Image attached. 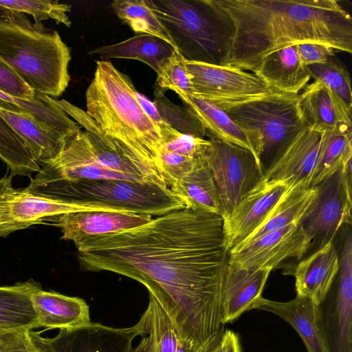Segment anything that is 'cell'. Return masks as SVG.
<instances>
[{
  "mask_svg": "<svg viewBox=\"0 0 352 352\" xmlns=\"http://www.w3.org/2000/svg\"><path fill=\"white\" fill-rule=\"evenodd\" d=\"M311 247V237L296 221L230 250L228 260L250 270H272L287 258L300 259Z\"/></svg>",
  "mask_w": 352,
  "mask_h": 352,
  "instance_id": "4fadbf2b",
  "label": "cell"
},
{
  "mask_svg": "<svg viewBox=\"0 0 352 352\" xmlns=\"http://www.w3.org/2000/svg\"><path fill=\"white\" fill-rule=\"evenodd\" d=\"M111 8L118 19L135 32L157 36L175 47L169 34L153 12L148 0H115L111 2Z\"/></svg>",
  "mask_w": 352,
  "mask_h": 352,
  "instance_id": "836d02e7",
  "label": "cell"
},
{
  "mask_svg": "<svg viewBox=\"0 0 352 352\" xmlns=\"http://www.w3.org/2000/svg\"><path fill=\"white\" fill-rule=\"evenodd\" d=\"M93 210L128 212L101 205L54 200L12 187L0 204V237L45 221L54 223L65 214Z\"/></svg>",
  "mask_w": 352,
  "mask_h": 352,
  "instance_id": "7c38bea8",
  "label": "cell"
},
{
  "mask_svg": "<svg viewBox=\"0 0 352 352\" xmlns=\"http://www.w3.org/2000/svg\"><path fill=\"white\" fill-rule=\"evenodd\" d=\"M193 95L219 106L237 104L281 92L257 77L236 68L188 61Z\"/></svg>",
  "mask_w": 352,
  "mask_h": 352,
  "instance_id": "30bf717a",
  "label": "cell"
},
{
  "mask_svg": "<svg viewBox=\"0 0 352 352\" xmlns=\"http://www.w3.org/2000/svg\"><path fill=\"white\" fill-rule=\"evenodd\" d=\"M162 149L190 158L202 157L210 144V140L182 133L171 128L162 137Z\"/></svg>",
  "mask_w": 352,
  "mask_h": 352,
  "instance_id": "ab89813d",
  "label": "cell"
},
{
  "mask_svg": "<svg viewBox=\"0 0 352 352\" xmlns=\"http://www.w3.org/2000/svg\"><path fill=\"white\" fill-rule=\"evenodd\" d=\"M320 306L297 295L287 302L261 297L254 309L272 312L286 321L301 337L308 352H331Z\"/></svg>",
  "mask_w": 352,
  "mask_h": 352,
  "instance_id": "e0dca14e",
  "label": "cell"
},
{
  "mask_svg": "<svg viewBox=\"0 0 352 352\" xmlns=\"http://www.w3.org/2000/svg\"><path fill=\"white\" fill-rule=\"evenodd\" d=\"M177 50L157 36L141 34L118 43L102 46L89 52L101 58L133 59L143 62L157 74Z\"/></svg>",
  "mask_w": 352,
  "mask_h": 352,
  "instance_id": "484cf974",
  "label": "cell"
},
{
  "mask_svg": "<svg viewBox=\"0 0 352 352\" xmlns=\"http://www.w3.org/2000/svg\"><path fill=\"white\" fill-rule=\"evenodd\" d=\"M0 352H47L34 331L22 329L0 334Z\"/></svg>",
  "mask_w": 352,
  "mask_h": 352,
  "instance_id": "b9f144b4",
  "label": "cell"
},
{
  "mask_svg": "<svg viewBox=\"0 0 352 352\" xmlns=\"http://www.w3.org/2000/svg\"><path fill=\"white\" fill-rule=\"evenodd\" d=\"M340 257L329 241L300 261L292 271L298 296L320 305L339 272Z\"/></svg>",
  "mask_w": 352,
  "mask_h": 352,
  "instance_id": "ffe728a7",
  "label": "cell"
},
{
  "mask_svg": "<svg viewBox=\"0 0 352 352\" xmlns=\"http://www.w3.org/2000/svg\"><path fill=\"white\" fill-rule=\"evenodd\" d=\"M185 208L222 217L219 191L212 175L201 157L192 168L170 188Z\"/></svg>",
  "mask_w": 352,
  "mask_h": 352,
  "instance_id": "4316f807",
  "label": "cell"
},
{
  "mask_svg": "<svg viewBox=\"0 0 352 352\" xmlns=\"http://www.w3.org/2000/svg\"><path fill=\"white\" fill-rule=\"evenodd\" d=\"M197 158H190L162 149L158 170L168 188L179 182L194 166Z\"/></svg>",
  "mask_w": 352,
  "mask_h": 352,
  "instance_id": "60d3db41",
  "label": "cell"
},
{
  "mask_svg": "<svg viewBox=\"0 0 352 352\" xmlns=\"http://www.w3.org/2000/svg\"><path fill=\"white\" fill-rule=\"evenodd\" d=\"M219 339L214 340L204 346L199 352H219Z\"/></svg>",
  "mask_w": 352,
  "mask_h": 352,
  "instance_id": "7dc6e473",
  "label": "cell"
},
{
  "mask_svg": "<svg viewBox=\"0 0 352 352\" xmlns=\"http://www.w3.org/2000/svg\"><path fill=\"white\" fill-rule=\"evenodd\" d=\"M71 50L56 30L25 14L1 8L0 64L34 93L58 97L70 81Z\"/></svg>",
  "mask_w": 352,
  "mask_h": 352,
  "instance_id": "277c9868",
  "label": "cell"
},
{
  "mask_svg": "<svg viewBox=\"0 0 352 352\" xmlns=\"http://www.w3.org/2000/svg\"><path fill=\"white\" fill-rule=\"evenodd\" d=\"M0 158L10 170L11 175L31 177L41 170L34 154L26 143L0 117Z\"/></svg>",
  "mask_w": 352,
  "mask_h": 352,
  "instance_id": "e575fe53",
  "label": "cell"
},
{
  "mask_svg": "<svg viewBox=\"0 0 352 352\" xmlns=\"http://www.w3.org/2000/svg\"><path fill=\"white\" fill-rule=\"evenodd\" d=\"M0 117L26 142L41 166L56 157L69 140L63 138L33 117L9 109L1 100Z\"/></svg>",
  "mask_w": 352,
  "mask_h": 352,
  "instance_id": "d4e9b609",
  "label": "cell"
},
{
  "mask_svg": "<svg viewBox=\"0 0 352 352\" xmlns=\"http://www.w3.org/2000/svg\"><path fill=\"white\" fill-rule=\"evenodd\" d=\"M76 247L84 270L142 284L184 339L201 347L223 331L221 294L229 252L221 216L184 208Z\"/></svg>",
  "mask_w": 352,
  "mask_h": 352,
  "instance_id": "6da1fadb",
  "label": "cell"
},
{
  "mask_svg": "<svg viewBox=\"0 0 352 352\" xmlns=\"http://www.w3.org/2000/svg\"><path fill=\"white\" fill-rule=\"evenodd\" d=\"M289 180L262 179L223 218V231L228 252L249 236L267 218L280 199L292 188Z\"/></svg>",
  "mask_w": 352,
  "mask_h": 352,
  "instance_id": "5bb4252c",
  "label": "cell"
},
{
  "mask_svg": "<svg viewBox=\"0 0 352 352\" xmlns=\"http://www.w3.org/2000/svg\"><path fill=\"white\" fill-rule=\"evenodd\" d=\"M156 84L164 91H175L180 99L193 95L191 76L186 68V60L177 50L157 74Z\"/></svg>",
  "mask_w": 352,
  "mask_h": 352,
  "instance_id": "f35d334b",
  "label": "cell"
},
{
  "mask_svg": "<svg viewBox=\"0 0 352 352\" xmlns=\"http://www.w3.org/2000/svg\"><path fill=\"white\" fill-rule=\"evenodd\" d=\"M31 300L39 327L68 329L91 322L89 307L82 298L40 288L32 293Z\"/></svg>",
  "mask_w": 352,
  "mask_h": 352,
  "instance_id": "603a6c76",
  "label": "cell"
},
{
  "mask_svg": "<svg viewBox=\"0 0 352 352\" xmlns=\"http://www.w3.org/2000/svg\"><path fill=\"white\" fill-rule=\"evenodd\" d=\"M351 184L350 161L314 186L316 196L300 222L318 249L351 223Z\"/></svg>",
  "mask_w": 352,
  "mask_h": 352,
  "instance_id": "ba28073f",
  "label": "cell"
},
{
  "mask_svg": "<svg viewBox=\"0 0 352 352\" xmlns=\"http://www.w3.org/2000/svg\"><path fill=\"white\" fill-rule=\"evenodd\" d=\"M219 352H241L238 335L230 330L223 331L219 342Z\"/></svg>",
  "mask_w": 352,
  "mask_h": 352,
  "instance_id": "f6af8a7d",
  "label": "cell"
},
{
  "mask_svg": "<svg viewBox=\"0 0 352 352\" xmlns=\"http://www.w3.org/2000/svg\"><path fill=\"white\" fill-rule=\"evenodd\" d=\"M324 133L305 128L265 169L262 179L289 180L294 186L309 187Z\"/></svg>",
  "mask_w": 352,
  "mask_h": 352,
  "instance_id": "2e32d148",
  "label": "cell"
},
{
  "mask_svg": "<svg viewBox=\"0 0 352 352\" xmlns=\"http://www.w3.org/2000/svg\"><path fill=\"white\" fill-rule=\"evenodd\" d=\"M148 296V307L136 323L141 336L145 338L149 352H177L181 343L188 340L182 336L158 299L151 294Z\"/></svg>",
  "mask_w": 352,
  "mask_h": 352,
  "instance_id": "4dcf8cb0",
  "label": "cell"
},
{
  "mask_svg": "<svg viewBox=\"0 0 352 352\" xmlns=\"http://www.w3.org/2000/svg\"><path fill=\"white\" fill-rule=\"evenodd\" d=\"M299 58L305 66L321 64L335 56L333 47L318 43H304L296 45Z\"/></svg>",
  "mask_w": 352,
  "mask_h": 352,
  "instance_id": "7bdbcfd3",
  "label": "cell"
},
{
  "mask_svg": "<svg viewBox=\"0 0 352 352\" xmlns=\"http://www.w3.org/2000/svg\"><path fill=\"white\" fill-rule=\"evenodd\" d=\"M0 8L30 14L36 23L53 19L67 28H69L72 24L67 14L71 11L72 6L67 3H59L58 1L0 0Z\"/></svg>",
  "mask_w": 352,
  "mask_h": 352,
  "instance_id": "74e56055",
  "label": "cell"
},
{
  "mask_svg": "<svg viewBox=\"0 0 352 352\" xmlns=\"http://www.w3.org/2000/svg\"><path fill=\"white\" fill-rule=\"evenodd\" d=\"M40 288L33 279L0 286V334L39 327L31 296Z\"/></svg>",
  "mask_w": 352,
  "mask_h": 352,
  "instance_id": "83f0119b",
  "label": "cell"
},
{
  "mask_svg": "<svg viewBox=\"0 0 352 352\" xmlns=\"http://www.w3.org/2000/svg\"><path fill=\"white\" fill-rule=\"evenodd\" d=\"M12 177L13 176L10 175V176H5L0 178V204L5 195L13 187L12 184Z\"/></svg>",
  "mask_w": 352,
  "mask_h": 352,
  "instance_id": "bcb514c9",
  "label": "cell"
},
{
  "mask_svg": "<svg viewBox=\"0 0 352 352\" xmlns=\"http://www.w3.org/2000/svg\"><path fill=\"white\" fill-rule=\"evenodd\" d=\"M132 352H149L147 343L144 337L135 348H133Z\"/></svg>",
  "mask_w": 352,
  "mask_h": 352,
  "instance_id": "c3c4849f",
  "label": "cell"
},
{
  "mask_svg": "<svg viewBox=\"0 0 352 352\" xmlns=\"http://www.w3.org/2000/svg\"><path fill=\"white\" fill-rule=\"evenodd\" d=\"M34 334L47 352H132L134 339L141 336L137 324L127 328H115L101 323L59 329L53 338Z\"/></svg>",
  "mask_w": 352,
  "mask_h": 352,
  "instance_id": "9a60e30c",
  "label": "cell"
},
{
  "mask_svg": "<svg viewBox=\"0 0 352 352\" xmlns=\"http://www.w3.org/2000/svg\"><path fill=\"white\" fill-rule=\"evenodd\" d=\"M316 194V189L314 186L292 187L273 208L261 225L232 250L246 245L267 233L280 230L294 222L300 221Z\"/></svg>",
  "mask_w": 352,
  "mask_h": 352,
  "instance_id": "1f68e13d",
  "label": "cell"
},
{
  "mask_svg": "<svg viewBox=\"0 0 352 352\" xmlns=\"http://www.w3.org/2000/svg\"><path fill=\"white\" fill-rule=\"evenodd\" d=\"M82 179H120L151 182L102 166L94 155L87 132L82 129L76 135L67 141L56 157L41 166L39 172L23 190L32 192L52 184Z\"/></svg>",
  "mask_w": 352,
  "mask_h": 352,
  "instance_id": "8fae6325",
  "label": "cell"
},
{
  "mask_svg": "<svg viewBox=\"0 0 352 352\" xmlns=\"http://www.w3.org/2000/svg\"><path fill=\"white\" fill-rule=\"evenodd\" d=\"M181 100L201 122L209 140L246 148L254 154L261 164V142L254 133L242 129L223 109L208 100L194 95Z\"/></svg>",
  "mask_w": 352,
  "mask_h": 352,
  "instance_id": "44dd1931",
  "label": "cell"
},
{
  "mask_svg": "<svg viewBox=\"0 0 352 352\" xmlns=\"http://www.w3.org/2000/svg\"><path fill=\"white\" fill-rule=\"evenodd\" d=\"M153 102L162 120L172 128L182 133L206 137L204 126L195 114L185 106L172 102L157 87L155 88Z\"/></svg>",
  "mask_w": 352,
  "mask_h": 352,
  "instance_id": "d590c367",
  "label": "cell"
},
{
  "mask_svg": "<svg viewBox=\"0 0 352 352\" xmlns=\"http://www.w3.org/2000/svg\"><path fill=\"white\" fill-rule=\"evenodd\" d=\"M152 219L148 214L106 210L80 211L58 217L54 225L62 232V239L76 245L94 236L108 234L144 225Z\"/></svg>",
  "mask_w": 352,
  "mask_h": 352,
  "instance_id": "ac0fdd59",
  "label": "cell"
},
{
  "mask_svg": "<svg viewBox=\"0 0 352 352\" xmlns=\"http://www.w3.org/2000/svg\"><path fill=\"white\" fill-rule=\"evenodd\" d=\"M0 100L9 109L33 117L67 140L82 130V127L48 96L35 93L34 97L29 100L0 90Z\"/></svg>",
  "mask_w": 352,
  "mask_h": 352,
  "instance_id": "f546056e",
  "label": "cell"
},
{
  "mask_svg": "<svg viewBox=\"0 0 352 352\" xmlns=\"http://www.w3.org/2000/svg\"><path fill=\"white\" fill-rule=\"evenodd\" d=\"M311 78L327 87L352 109L350 76L339 60L331 57L327 62L307 66Z\"/></svg>",
  "mask_w": 352,
  "mask_h": 352,
  "instance_id": "8d00e7d4",
  "label": "cell"
},
{
  "mask_svg": "<svg viewBox=\"0 0 352 352\" xmlns=\"http://www.w3.org/2000/svg\"><path fill=\"white\" fill-rule=\"evenodd\" d=\"M252 72L268 86L285 94H298L311 79L299 58L296 45L267 55Z\"/></svg>",
  "mask_w": 352,
  "mask_h": 352,
  "instance_id": "cb8c5ba5",
  "label": "cell"
},
{
  "mask_svg": "<svg viewBox=\"0 0 352 352\" xmlns=\"http://www.w3.org/2000/svg\"><path fill=\"white\" fill-rule=\"evenodd\" d=\"M188 61L221 65L234 35L229 18L210 0H148Z\"/></svg>",
  "mask_w": 352,
  "mask_h": 352,
  "instance_id": "5b68a950",
  "label": "cell"
},
{
  "mask_svg": "<svg viewBox=\"0 0 352 352\" xmlns=\"http://www.w3.org/2000/svg\"><path fill=\"white\" fill-rule=\"evenodd\" d=\"M0 90L14 96L32 99L35 93L12 72L0 64Z\"/></svg>",
  "mask_w": 352,
  "mask_h": 352,
  "instance_id": "ee69618b",
  "label": "cell"
},
{
  "mask_svg": "<svg viewBox=\"0 0 352 352\" xmlns=\"http://www.w3.org/2000/svg\"><path fill=\"white\" fill-rule=\"evenodd\" d=\"M135 91L130 78L110 61H97L85 93V111L146 180L168 187L158 170L161 130L144 111Z\"/></svg>",
  "mask_w": 352,
  "mask_h": 352,
  "instance_id": "3957f363",
  "label": "cell"
},
{
  "mask_svg": "<svg viewBox=\"0 0 352 352\" xmlns=\"http://www.w3.org/2000/svg\"><path fill=\"white\" fill-rule=\"evenodd\" d=\"M234 27L221 65L252 72L280 49L318 43L352 52V19L336 0H210Z\"/></svg>",
  "mask_w": 352,
  "mask_h": 352,
  "instance_id": "7a4b0ae2",
  "label": "cell"
},
{
  "mask_svg": "<svg viewBox=\"0 0 352 352\" xmlns=\"http://www.w3.org/2000/svg\"><path fill=\"white\" fill-rule=\"evenodd\" d=\"M29 193L64 202L101 205L151 216H161L185 208L170 188L153 182L82 179L52 184Z\"/></svg>",
  "mask_w": 352,
  "mask_h": 352,
  "instance_id": "8992f818",
  "label": "cell"
},
{
  "mask_svg": "<svg viewBox=\"0 0 352 352\" xmlns=\"http://www.w3.org/2000/svg\"><path fill=\"white\" fill-rule=\"evenodd\" d=\"M210 140V146L201 157L216 183L223 217L259 183L263 170L250 151L222 141Z\"/></svg>",
  "mask_w": 352,
  "mask_h": 352,
  "instance_id": "9c48e42d",
  "label": "cell"
},
{
  "mask_svg": "<svg viewBox=\"0 0 352 352\" xmlns=\"http://www.w3.org/2000/svg\"><path fill=\"white\" fill-rule=\"evenodd\" d=\"M300 109L307 126L325 132L352 126L351 109L323 83L314 80L299 94Z\"/></svg>",
  "mask_w": 352,
  "mask_h": 352,
  "instance_id": "7402d4cb",
  "label": "cell"
},
{
  "mask_svg": "<svg viewBox=\"0 0 352 352\" xmlns=\"http://www.w3.org/2000/svg\"><path fill=\"white\" fill-rule=\"evenodd\" d=\"M352 161V126H341L324 133L309 187H314Z\"/></svg>",
  "mask_w": 352,
  "mask_h": 352,
  "instance_id": "d6a6232c",
  "label": "cell"
},
{
  "mask_svg": "<svg viewBox=\"0 0 352 352\" xmlns=\"http://www.w3.org/2000/svg\"><path fill=\"white\" fill-rule=\"evenodd\" d=\"M338 272L334 349L336 352H352V237L350 231L344 239Z\"/></svg>",
  "mask_w": 352,
  "mask_h": 352,
  "instance_id": "f1b7e54d",
  "label": "cell"
},
{
  "mask_svg": "<svg viewBox=\"0 0 352 352\" xmlns=\"http://www.w3.org/2000/svg\"><path fill=\"white\" fill-rule=\"evenodd\" d=\"M218 107L239 126L258 138L261 145L260 162L263 173L307 127L300 109L299 94L280 93Z\"/></svg>",
  "mask_w": 352,
  "mask_h": 352,
  "instance_id": "52a82bcc",
  "label": "cell"
},
{
  "mask_svg": "<svg viewBox=\"0 0 352 352\" xmlns=\"http://www.w3.org/2000/svg\"><path fill=\"white\" fill-rule=\"evenodd\" d=\"M272 270H250L228 261L221 294L222 323L236 320L245 311L253 309L262 297Z\"/></svg>",
  "mask_w": 352,
  "mask_h": 352,
  "instance_id": "d6986e66",
  "label": "cell"
}]
</instances>
